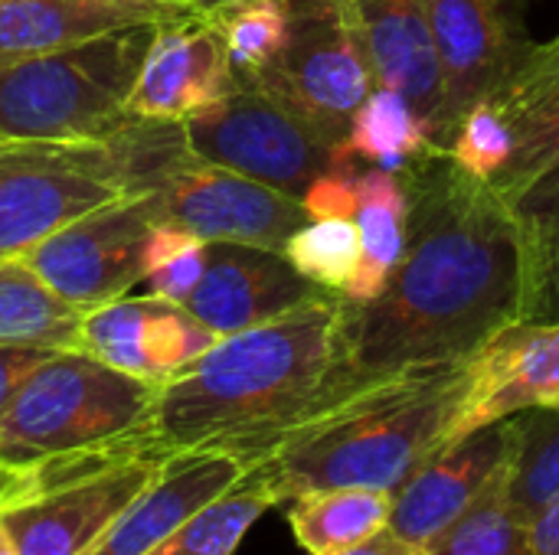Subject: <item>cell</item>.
I'll return each mask as SVG.
<instances>
[{
    "label": "cell",
    "mask_w": 559,
    "mask_h": 555,
    "mask_svg": "<svg viewBox=\"0 0 559 555\" xmlns=\"http://www.w3.org/2000/svg\"><path fill=\"white\" fill-rule=\"evenodd\" d=\"M357 29L377 85H386L409 98L419 111L429 144L439 150L445 88L432 46V33L419 0H337Z\"/></svg>",
    "instance_id": "cell-17"
},
{
    "label": "cell",
    "mask_w": 559,
    "mask_h": 555,
    "mask_svg": "<svg viewBox=\"0 0 559 555\" xmlns=\"http://www.w3.org/2000/svg\"><path fill=\"white\" fill-rule=\"evenodd\" d=\"M183 134L197 160L229 167L298 200L334 164L331 141L242 82L223 101L187 118Z\"/></svg>",
    "instance_id": "cell-9"
},
{
    "label": "cell",
    "mask_w": 559,
    "mask_h": 555,
    "mask_svg": "<svg viewBox=\"0 0 559 555\" xmlns=\"http://www.w3.org/2000/svg\"><path fill=\"white\" fill-rule=\"evenodd\" d=\"M442 69L445 114L439 150L452 144L459 118L488 98L534 46L527 10L534 0H419Z\"/></svg>",
    "instance_id": "cell-11"
},
{
    "label": "cell",
    "mask_w": 559,
    "mask_h": 555,
    "mask_svg": "<svg viewBox=\"0 0 559 555\" xmlns=\"http://www.w3.org/2000/svg\"><path fill=\"white\" fill-rule=\"evenodd\" d=\"M174 0H0V59L56 52L115 29L197 13Z\"/></svg>",
    "instance_id": "cell-20"
},
{
    "label": "cell",
    "mask_w": 559,
    "mask_h": 555,
    "mask_svg": "<svg viewBox=\"0 0 559 555\" xmlns=\"http://www.w3.org/2000/svg\"><path fill=\"white\" fill-rule=\"evenodd\" d=\"M128 193L131 180L115 134L0 137V258H20L62 226Z\"/></svg>",
    "instance_id": "cell-6"
},
{
    "label": "cell",
    "mask_w": 559,
    "mask_h": 555,
    "mask_svg": "<svg viewBox=\"0 0 559 555\" xmlns=\"http://www.w3.org/2000/svg\"><path fill=\"white\" fill-rule=\"evenodd\" d=\"M206 242L170 219H157L144 252V294L183 304L203 278Z\"/></svg>",
    "instance_id": "cell-33"
},
{
    "label": "cell",
    "mask_w": 559,
    "mask_h": 555,
    "mask_svg": "<svg viewBox=\"0 0 559 555\" xmlns=\"http://www.w3.org/2000/svg\"><path fill=\"white\" fill-rule=\"evenodd\" d=\"M200 10H210V7H216V3H226V0H193Z\"/></svg>",
    "instance_id": "cell-41"
},
{
    "label": "cell",
    "mask_w": 559,
    "mask_h": 555,
    "mask_svg": "<svg viewBox=\"0 0 559 555\" xmlns=\"http://www.w3.org/2000/svg\"><path fill=\"white\" fill-rule=\"evenodd\" d=\"M219 337L203 327L183 304H170L164 298L147 294V314L141 327V350L147 360L151 379L160 386L200 360Z\"/></svg>",
    "instance_id": "cell-31"
},
{
    "label": "cell",
    "mask_w": 559,
    "mask_h": 555,
    "mask_svg": "<svg viewBox=\"0 0 559 555\" xmlns=\"http://www.w3.org/2000/svg\"><path fill=\"white\" fill-rule=\"evenodd\" d=\"M508 481H511V468L423 555H537L531 540V520L511 504Z\"/></svg>",
    "instance_id": "cell-27"
},
{
    "label": "cell",
    "mask_w": 559,
    "mask_h": 555,
    "mask_svg": "<svg viewBox=\"0 0 559 555\" xmlns=\"http://www.w3.org/2000/svg\"><path fill=\"white\" fill-rule=\"evenodd\" d=\"M236 85L223 33L197 10L157 26L124 111L154 121H187L223 101Z\"/></svg>",
    "instance_id": "cell-14"
},
{
    "label": "cell",
    "mask_w": 559,
    "mask_h": 555,
    "mask_svg": "<svg viewBox=\"0 0 559 555\" xmlns=\"http://www.w3.org/2000/svg\"><path fill=\"white\" fill-rule=\"evenodd\" d=\"M282 255L311 285L344 294L360 265V232L354 219H308L282 249Z\"/></svg>",
    "instance_id": "cell-29"
},
{
    "label": "cell",
    "mask_w": 559,
    "mask_h": 555,
    "mask_svg": "<svg viewBox=\"0 0 559 555\" xmlns=\"http://www.w3.org/2000/svg\"><path fill=\"white\" fill-rule=\"evenodd\" d=\"M527 409L559 412V321H518L472 357L468 396L445 445Z\"/></svg>",
    "instance_id": "cell-16"
},
{
    "label": "cell",
    "mask_w": 559,
    "mask_h": 555,
    "mask_svg": "<svg viewBox=\"0 0 559 555\" xmlns=\"http://www.w3.org/2000/svg\"><path fill=\"white\" fill-rule=\"evenodd\" d=\"M272 507V494L246 471L226 494L200 507L147 555H236L246 533Z\"/></svg>",
    "instance_id": "cell-26"
},
{
    "label": "cell",
    "mask_w": 559,
    "mask_h": 555,
    "mask_svg": "<svg viewBox=\"0 0 559 555\" xmlns=\"http://www.w3.org/2000/svg\"><path fill=\"white\" fill-rule=\"evenodd\" d=\"M393 494L373 487H328L288 500V527L308 555L350 550L390 527Z\"/></svg>",
    "instance_id": "cell-23"
},
{
    "label": "cell",
    "mask_w": 559,
    "mask_h": 555,
    "mask_svg": "<svg viewBox=\"0 0 559 555\" xmlns=\"http://www.w3.org/2000/svg\"><path fill=\"white\" fill-rule=\"evenodd\" d=\"M400 177L406 249L377 298L344 301L337 399L396 373L462 363L521 321L524 262L508 200L436 147Z\"/></svg>",
    "instance_id": "cell-1"
},
{
    "label": "cell",
    "mask_w": 559,
    "mask_h": 555,
    "mask_svg": "<svg viewBox=\"0 0 559 555\" xmlns=\"http://www.w3.org/2000/svg\"><path fill=\"white\" fill-rule=\"evenodd\" d=\"M46 347H0V422L20 389V383L49 357Z\"/></svg>",
    "instance_id": "cell-36"
},
{
    "label": "cell",
    "mask_w": 559,
    "mask_h": 555,
    "mask_svg": "<svg viewBox=\"0 0 559 555\" xmlns=\"http://www.w3.org/2000/svg\"><path fill=\"white\" fill-rule=\"evenodd\" d=\"M324 294L331 291H321L298 275L295 265L275 249L206 242L203 278L183 307L216 337H229Z\"/></svg>",
    "instance_id": "cell-15"
},
{
    "label": "cell",
    "mask_w": 559,
    "mask_h": 555,
    "mask_svg": "<svg viewBox=\"0 0 559 555\" xmlns=\"http://www.w3.org/2000/svg\"><path fill=\"white\" fill-rule=\"evenodd\" d=\"M488 101L514 137L508 167L491 180V186L511 200L559 164V36L534 43Z\"/></svg>",
    "instance_id": "cell-19"
},
{
    "label": "cell",
    "mask_w": 559,
    "mask_h": 555,
    "mask_svg": "<svg viewBox=\"0 0 559 555\" xmlns=\"http://www.w3.org/2000/svg\"><path fill=\"white\" fill-rule=\"evenodd\" d=\"M203 13L223 33L236 79L265 69L288 39V0H226Z\"/></svg>",
    "instance_id": "cell-28"
},
{
    "label": "cell",
    "mask_w": 559,
    "mask_h": 555,
    "mask_svg": "<svg viewBox=\"0 0 559 555\" xmlns=\"http://www.w3.org/2000/svg\"><path fill=\"white\" fill-rule=\"evenodd\" d=\"M337 144L377 85L367 49L337 0H288V39L249 79H236Z\"/></svg>",
    "instance_id": "cell-8"
},
{
    "label": "cell",
    "mask_w": 559,
    "mask_h": 555,
    "mask_svg": "<svg viewBox=\"0 0 559 555\" xmlns=\"http://www.w3.org/2000/svg\"><path fill=\"white\" fill-rule=\"evenodd\" d=\"M157 219L154 193H128L62 226L20 258L62 301L88 314L144 281V252Z\"/></svg>",
    "instance_id": "cell-10"
},
{
    "label": "cell",
    "mask_w": 559,
    "mask_h": 555,
    "mask_svg": "<svg viewBox=\"0 0 559 555\" xmlns=\"http://www.w3.org/2000/svg\"><path fill=\"white\" fill-rule=\"evenodd\" d=\"M521 442V419L491 422L439 448L393 494L390 533L416 553H429L511 468Z\"/></svg>",
    "instance_id": "cell-13"
},
{
    "label": "cell",
    "mask_w": 559,
    "mask_h": 555,
    "mask_svg": "<svg viewBox=\"0 0 559 555\" xmlns=\"http://www.w3.org/2000/svg\"><path fill=\"white\" fill-rule=\"evenodd\" d=\"M344 376V298L324 294L219 337L157 386L141 442L154 455L226 451L246 468L331 406Z\"/></svg>",
    "instance_id": "cell-2"
},
{
    "label": "cell",
    "mask_w": 559,
    "mask_h": 555,
    "mask_svg": "<svg viewBox=\"0 0 559 555\" xmlns=\"http://www.w3.org/2000/svg\"><path fill=\"white\" fill-rule=\"evenodd\" d=\"M0 555H16L13 543H10V536L3 533V527H0Z\"/></svg>",
    "instance_id": "cell-40"
},
{
    "label": "cell",
    "mask_w": 559,
    "mask_h": 555,
    "mask_svg": "<svg viewBox=\"0 0 559 555\" xmlns=\"http://www.w3.org/2000/svg\"><path fill=\"white\" fill-rule=\"evenodd\" d=\"M445 154L468 173L491 183L508 167L514 154V137H511L508 121L498 114V108L488 98H481L459 118Z\"/></svg>",
    "instance_id": "cell-34"
},
{
    "label": "cell",
    "mask_w": 559,
    "mask_h": 555,
    "mask_svg": "<svg viewBox=\"0 0 559 555\" xmlns=\"http://www.w3.org/2000/svg\"><path fill=\"white\" fill-rule=\"evenodd\" d=\"M144 314H147V294H138V298L128 294V298H118L111 304H102V307L82 314L79 350L121 370V373L154 383L147 373L144 350H141Z\"/></svg>",
    "instance_id": "cell-32"
},
{
    "label": "cell",
    "mask_w": 559,
    "mask_h": 555,
    "mask_svg": "<svg viewBox=\"0 0 559 555\" xmlns=\"http://www.w3.org/2000/svg\"><path fill=\"white\" fill-rule=\"evenodd\" d=\"M472 357L367 383L288 429L246 471L275 507L328 487H373L396 494L423 468L462 412Z\"/></svg>",
    "instance_id": "cell-3"
},
{
    "label": "cell",
    "mask_w": 559,
    "mask_h": 555,
    "mask_svg": "<svg viewBox=\"0 0 559 555\" xmlns=\"http://www.w3.org/2000/svg\"><path fill=\"white\" fill-rule=\"evenodd\" d=\"M160 23L115 29L56 52L0 59V137H108Z\"/></svg>",
    "instance_id": "cell-5"
},
{
    "label": "cell",
    "mask_w": 559,
    "mask_h": 555,
    "mask_svg": "<svg viewBox=\"0 0 559 555\" xmlns=\"http://www.w3.org/2000/svg\"><path fill=\"white\" fill-rule=\"evenodd\" d=\"M334 555H423L416 553L413 546H406L396 533H390V527L383 530V533H377V536H370V540H364V543H357V546H350V550H341V553Z\"/></svg>",
    "instance_id": "cell-39"
},
{
    "label": "cell",
    "mask_w": 559,
    "mask_h": 555,
    "mask_svg": "<svg viewBox=\"0 0 559 555\" xmlns=\"http://www.w3.org/2000/svg\"><path fill=\"white\" fill-rule=\"evenodd\" d=\"M524 262L521 321H559V164L508 200Z\"/></svg>",
    "instance_id": "cell-22"
},
{
    "label": "cell",
    "mask_w": 559,
    "mask_h": 555,
    "mask_svg": "<svg viewBox=\"0 0 559 555\" xmlns=\"http://www.w3.org/2000/svg\"><path fill=\"white\" fill-rule=\"evenodd\" d=\"M151 193L157 196L160 219L183 226L203 242H239L282 252L308 222L298 196L197 157L167 173Z\"/></svg>",
    "instance_id": "cell-12"
},
{
    "label": "cell",
    "mask_w": 559,
    "mask_h": 555,
    "mask_svg": "<svg viewBox=\"0 0 559 555\" xmlns=\"http://www.w3.org/2000/svg\"><path fill=\"white\" fill-rule=\"evenodd\" d=\"M429 134L406 95L373 85L354 111L347 134L334 144V164H370L400 173L426 154Z\"/></svg>",
    "instance_id": "cell-24"
},
{
    "label": "cell",
    "mask_w": 559,
    "mask_h": 555,
    "mask_svg": "<svg viewBox=\"0 0 559 555\" xmlns=\"http://www.w3.org/2000/svg\"><path fill=\"white\" fill-rule=\"evenodd\" d=\"M82 311L62 301L23 258H0V347L79 350Z\"/></svg>",
    "instance_id": "cell-25"
},
{
    "label": "cell",
    "mask_w": 559,
    "mask_h": 555,
    "mask_svg": "<svg viewBox=\"0 0 559 555\" xmlns=\"http://www.w3.org/2000/svg\"><path fill=\"white\" fill-rule=\"evenodd\" d=\"M354 222L360 232V265L341 298L350 304H364L383 291L406 249L409 200H406L403 177L383 167L360 170Z\"/></svg>",
    "instance_id": "cell-21"
},
{
    "label": "cell",
    "mask_w": 559,
    "mask_h": 555,
    "mask_svg": "<svg viewBox=\"0 0 559 555\" xmlns=\"http://www.w3.org/2000/svg\"><path fill=\"white\" fill-rule=\"evenodd\" d=\"M174 3H193V0H174ZM197 7V3H193Z\"/></svg>",
    "instance_id": "cell-42"
},
{
    "label": "cell",
    "mask_w": 559,
    "mask_h": 555,
    "mask_svg": "<svg viewBox=\"0 0 559 555\" xmlns=\"http://www.w3.org/2000/svg\"><path fill=\"white\" fill-rule=\"evenodd\" d=\"M531 540L537 555H559V491L531 517Z\"/></svg>",
    "instance_id": "cell-37"
},
{
    "label": "cell",
    "mask_w": 559,
    "mask_h": 555,
    "mask_svg": "<svg viewBox=\"0 0 559 555\" xmlns=\"http://www.w3.org/2000/svg\"><path fill=\"white\" fill-rule=\"evenodd\" d=\"M160 455L128 442L75 461L36 468L39 484L0 510L16 555H82L154 481Z\"/></svg>",
    "instance_id": "cell-7"
},
{
    "label": "cell",
    "mask_w": 559,
    "mask_h": 555,
    "mask_svg": "<svg viewBox=\"0 0 559 555\" xmlns=\"http://www.w3.org/2000/svg\"><path fill=\"white\" fill-rule=\"evenodd\" d=\"M521 442L511 464L508 497L531 520L559 491V412L527 409L518 412Z\"/></svg>",
    "instance_id": "cell-30"
},
{
    "label": "cell",
    "mask_w": 559,
    "mask_h": 555,
    "mask_svg": "<svg viewBox=\"0 0 559 555\" xmlns=\"http://www.w3.org/2000/svg\"><path fill=\"white\" fill-rule=\"evenodd\" d=\"M246 464L226 451H180L167 455L154 481L111 520V527L82 555L154 553L183 520L226 494Z\"/></svg>",
    "instance_id": "cell-18"
},
{
    "label": "cell",
    "mask_w": 559,
    "mask_h": 555,
    "mask_svg": "<svg viewBox=\"0 0 559 555\" xmlns=\"http://www.w3.org/2000/svg\"><path fill=\"white\" fill-rule=\"evenodd\" d=\"M357 164H331L301 193L308 219H354L357 213Z\"/></svg>",
    "instance_id": "cell-35"
},
{
    "label": "cell",
    "mask_w": 559,
    "mask_h": 555,
    "mask_svg": "<svg viewBox=\"0 0 559 555\" xmlns=\"http://www.w3.org/2000/svg\"><path fill=\"white\" fill-rule=\"evenodd\" d=\"M154 399L157 383L82 350H52L0 422V461L36 471L138 442Z\"/></svg>",
    "instance_id": "cell-4"
},
{
    "label": "cell",
    "mask_w": 559,
    "mask_h": 555,
    "mask_svg": "<svg viewBox=\"0 0 559 555\" xmlns=\"http://www.w3.org/2000/svg\"><path fill=\"white\" fill-rule=\"evenodd\" d=\"M36 484H39V478L33 468H16V464L0 461V510L20 497H26Z\"/></svg>",
    "instance_id": "cell-38"
}]
</instances>
